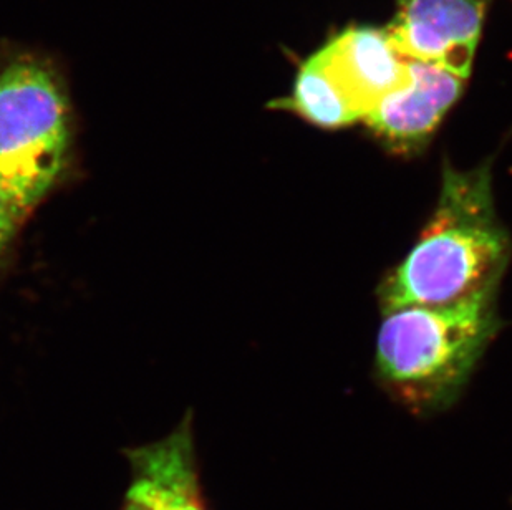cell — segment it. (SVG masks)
Masks as SVG:
<instances>
[{
    "label": "cell",
    "mask_w": 512,
    "mask_h": 510,
    "mask_svg": "<svg viewBox=\"0 0 512 510\" xmlns=\"http://www.w3.org/2000/svg\"><path fill=\"white\" fill-rule=\"evenodd\" d=\"M512 255L511 237L494 209L491 166H443L430 222L380 287L383 312L496 299Z\"/></svg>",
    "instance_id": "cell-1"
},
{
    "label": "cell",
    "mask_w": 512,
    "mask_h": 510,
    "mask_svg": "<svg viewBox=\"0 0 512 510\" xmlns=\"http://www.w3.org/2000/svg\"><path fill=\"white\" fill-rule=\"evenodd\" d=\"M377 340L383 390L418 418L445 413L501 328L496 299L385 310Z\"/></svg>",
    "instance_id": "cell-2"
},
{
    "label": "cell",
    "mask_w": 512,
    "mask_h": 510,
    "mask_svg": "<svg viewBox=\"0 0 512 510\" xmlns=\"http://www.w3.org/2000/svg\"><path fill=\"white\" fill-rule=\"evenodd\" d=\"M72 141V105L49 57L0 47V188L22 217L54 188Z\"/></svg>",
    "instance_id": "cell-3"
},
{
    "label": "cell",
    "mask_w": 512,
    "mask_h": 510,
    "mask_svg": "<svg viewBox=\"0 0 512 510\" xmlns=\"http://www.w3.org/2000/svg\"><path fill=\"white\" fill-rule=\"evenodd\" d=\"M388 39L403 57L468 78L489 0H397Z\"/></svg>",
    "instance_id": "cell-4"
},
{
    "label": "cell",
    "mask_w": 512,
    "mask_h": 510,
    "mask_svg": "<svg viewBox=\"0 0 512 510\" xmlns=\"http://www.w3.org/2000/svg\"><path fill=\"white\" fill-rule=\"evenodd\" d=\"M410 78L383 98L363 121L373 135L397 154L420 153L446 113L458 102L466 78L445 68L411 60Z\"/></svg>",
    "instance_id": "cell-5"
},
{
    "label": "cell",
    "mask_w": 512,
    "mask_h": 510,
    "mask_svg": "<svg viewBox=\"0 0 512 510\" xmlns=\"http://www.w3.org/2000/svg\"><path fill=\"white\" fill-rule=\"evenodd\" d=\"M191 419L188 414L160 441L126 451L131 467L126 501L145 510H209Z\"/></svg>",
    "instance_id": "cell-6"
},
{
    "label": "cell",
    "mask_w": 512,
    "mask_h": 510,
    "mask_svg": "<svg viewBox=\"0 0 512 510\" xmlns=\"http://www.w3.org/2000/svg\"><path fill=\"white\" fill-rule=\"evenodd\" d=\"M317 57L360 120L410 78L408 58L395 50L385 30H345Z\"/></svg>",
    "instance_id": "cell-7"
},
{
    "label": "cell",
    "mask_w": 512,
    "mask_h": 510,
    "mask_svg": "<svg viewBox=\"0 0 512 510\" xmlns=\"http://www.w3.org/2000/svg\"><path fill=\"white\" fill-rule=\"evenodd\" d=\"M281 110L294 111L305 121L322 128H343L360 120L340 88L330 78L317 53L300 67L290 97L272 103Z\"/></svg>",
    "instance_id": "cell-8"
},
{
    "label": "cell",
    "mask_w": 512,
    "mask_h": 510,
    "mask_svg": "<svg viewBox=\"0 0 512 510\" xmlns=\"http://www.w3.org/2000/svg\"><path fill=\"white\" fill-rule=\"evenodd\" d=\"M22 219H24L22 214L15 209L14 204L10 203V199L0 188V259H2L5 249L9 247Z\"/></svg>",
    "instance_id": "cell-9"
},
{
    "label": "cell",
    "mask_w": 512,
    "mask_h": 510,
    "mask_svg": "<svg viewBox=\"0 0 512 510\" xmlns=\"http://www.w3.org/2000/svg\"><path fill=\"white\" fill-rule=\"evenodd\" d=\"M121 510H145L143 507L138 506L136 502L131 501H125V506H123V509Z\"/></svg>",
    "instance_id": "cell-10"
},
{
    "label": "cell",
    "mask_w": 512,
    "mask_h": 510,
    "mask_svg": "<svg viewBox=\"0 0 512 510\" xmlns=\"http://www.w3.org/2000/svg\"><path fill=\"white\" fill-rule=\"evenodd\" d=\"M511 506H512V501H511Z\"/></svg>",
    "instance_id": "cell-11"
}]
</instances>
